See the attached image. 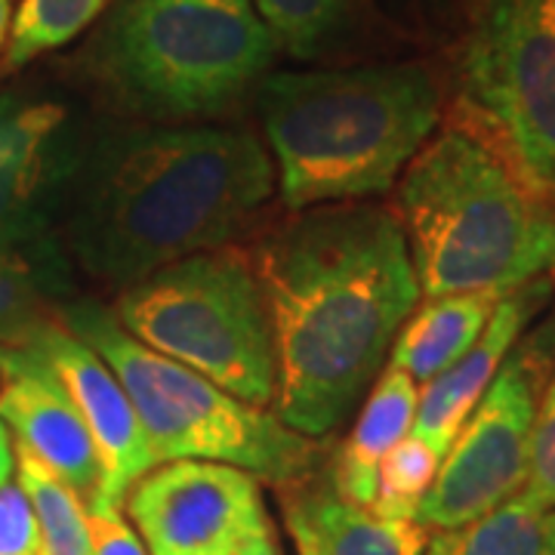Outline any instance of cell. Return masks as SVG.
Returning a JSON list of instances; mask_svg holds the SVG:
<instances>
[{"mask_svg": "<svg viewBox=\"0 0 555 555\" xmlns=\"http://www.w3.org/2000/svg\"><path fill=\"white\" fill-rule=\"evenodd\" d=\"M275 343L272 414L306 438L349 416L416 309L404 229L392 210L337 204L302 214L250 254Z\"/></svg>", "mask_w": 555, "mask_h": 555, "instance_id": "cell-1", "label": "cell"}, {"mask_svg": "<svg viewBox=\"0 0 555 555\" xmlns=\"http://www.w3.org/2000/svg\"><path fill=\"white\" fill-rule=\"evenodd\" d=\"M272 192L275 167L247 130H139L83 164L72 244L90 275L133 284L232 238Z\"/></svg>", "mask_w": 555, "mask_h": 555, "instance_id": "cell-2", "label": "cell"}, {"mask_svg": "<svg viewBox=\"0 0 555 555\" xmlns=\"http://www.w3.org/2000/svg\"><path fill=\"white\" fill-rule=\"evenodd\" d=\"M398 222L426 299L555 278V204L463 100L404 167Z\"/></svg>", "mask_w": 555, "mask_h": 555, "instance_id": "cell-3", "label": "cell"}, {"mask_svg": "<svg viewBox=\"0 0 555 555\" xmlns=\"http://www.w3.org/2000/svg\"><path fill=\"white\" fill-rule=\"evenodd\" d=\"M259 115L291 210L383 195L436 133L441 90L426 65L281 72L259 87Z\"/></svg>", "mask_w": 555, "mask_h": 555, "instance_id": "cell-4", "label": "cell"}, {"mask_svg": "<svg viewBox=\"0 0 555 555\" xmlns=\"http://www.w3.org/2000/svg\"><path fill=\"white\" fill-rule=\"evenodd\" d=\"M62 324L115 371L145 433L155 466L173 460L229 463L272 485H294L315 466L312 438L272 411L229 396L198 371L142 346L100 302H75Z\"/></svg>", "mask_w": 555, "mask_h": 555, "instance_id": "cell-5", "label": "cell"}, {"mask_svg": "<svg viewBox=\"0 0 555 555\" xmlns=\"http://www.w3.org/2000/svg\"><path fill=\"white\" fill-rule=\"evenodd\" d=\"M112 315L142 346L269 408L275 343L257 269L241 250H204L124 287Z\"/></svg>", "mask_w": 555, "mask_h": 555, "instance_id": "cell-6", "label": "cell"}, {"mask_svg": "<svg viewBox=\"0 0 555 555\" xmlns=\"http://www.w3.org/2000/svg\"><path fill=\"white\" fill-rule=\"evenodd\" d=\"M272 53L275 40L254 0H120L102 38L112 80L167 118L229 108Z\"/></svg>", "mask_w": 555, "mask_h": 555, "instance_id": "cell-7", "label": "cell"}, {"mask_svg": "<svg viewBox=\"0 0 555 555\" xmlns=\"http://www.w3.org/2000/svg\"><path fill=\"white\" fill-rule=\"evenodd\" d=\"M463 96L555 204V0H478Z\"/></svg>", "mask_w": 555, "mask_h": 555, "instance_id": "cell-8", "label": "cell"}, {"mask_svg": "<svg viewBox=\"0 0 555 555\" xmlns=\"http://www.w3.org/2000/svg\"><path fill=\"white\" fill-rule=\"evenodd\" d=\"M555 367V318L516 343L494 383L456 433L436 485L416 509L429 531L466 528L521 494L537 408Z\"/></svg>", "mask_w": 555, "mask_h": 555, "instance_id": "cell-9", "label": "cell"}, {"mask_svg": "<svg viewBox=\"0 0 555 555\" xmlns=\"http://www.w3.org/2000/svg\"><path fill=\"white\" fill-rule=\"evenodd\" d=\"M124 503L149 555H281L259 478L229 463H160Z\"/></svg>", "mask_w": 555, "mask_h": 555, "instance_id": "cell-10", "label": "cell"}, {"mask_svg": "<svg viewBox=\"0 0 555 555\" xmlns=\"http://www.w3.org/2000/svg\"><path fill=\"white\" fill-rule=\"evenodd\" d=\"M20 352L35 356L53 374L93 438L100 488L87 509H120L130 488L155 469V460L115 371L65 324H47Z\"/></svg>", "mask_w": 555, "mask_h": 555, "instance_id": "cell-11", "label": "cell"}, {"mask_svg": "<svg viewBox=\"0 0 555 555\" xmlns=\"http://www.w3.org/2000/svg\"><path fill=\"white\" fill-rule=\"evenodd\" d=\"M553 281L555 278H546V281H534L528 287L509 291L496 302L494 315L476 339V346L460 358L454 367H448L444 374H438L423 386L411 436L426 441L441 460L454 444L463 423L476 411L481 396L488 392V386L494 383L500 364L518 343L521 327L553 291Z\"/></svg>", "mask_w": 555, "mask_h": 555, "instance_id": "cell-12", "label": "cell"}, {"mask_svg": "<svg viewBox=\"0 0 555 555\" xmlns=\"http://www.w3.org/2000/svg\"><path fill=\"white\" fill-rule=\"evenodd\" d=\"M0 420L87 503L100 488V456L83 420L38 358L20 352V367L0 396Z\"/></svg>", "mask_w": 555, "mask_h": 555, "instance_id": "cell-13", "label": "cell"}, {"mask_svg": "<svg viewBox=\"0 0 555 555\" xmlns=\"http://www.w3.org/2000/svg\"><path fill=\"white\" fill-rule=\"evenodd\" d=\"M281 516L297 555H423L429 528L414 518L377 516L334 485H284Z\"/></svg>", "mask_w": 555, "mask_h": 555, "instance_id": "cell-14", "label": "cell"}, {"mask_svg": "<svg viewBox=\"0 0 555 555\" xmlns=\"http://www.w3.org/2000/svg\"><path fill=\"white\" fill-rule=\"evenodd\" d=\"M62 120L53 102L0 100V247L35 232V201L50 177V142Z\"/></svg>", "mask_w": 555, "mask_h": 555, "instance_id": "cell-15", "label": "cell"}, {"mask_svg": "<svg viewBox=\"0 0 555 555\" xmlns=\"http://www.w3.org/2000/svg\"><path fill=\"white\" fill-rule=\"evenodd\" d=\"M416 401H420L416 383L392 364L374 379V389L367 392V401L352 426V436L337 451L331 469V485L339 496L371 509L377 494L379 463L398 441L411 436Z\"/></svg>", "mask_w": 555, "mask_h": 555, "instance_id": "cell-16", "label": "cell"}, {"mask_svg": "<svg viewBox=\"0 0 555 555\" xmlns=\"http://www.w3.org/2000/svg\"><path fill=\"white\" fill-rule=\"evenodd\" d=\"M503 297L506 294L494 291L429 297L401 324L389 364L404 371L416 386H426L476 346Z\"/></svg>", "mask_w": 555, "mask_h": 555, "instance_id": "cell-17", "label": "cell"}, {"mask_svg": "<svg viewBox=\"0 0 555 555\" xmlns=\"http://www.w3.org/2000/svg\"><path fill=\"white\" fill-rule=\"evenodd\" d=\"M423 555H555V509L516 494L466 528L429 534Z\"/></svg>", "mask_w": 555, "mask_h": 555, "instance_id": "cell-18", "label": "cell"}, {"mask_svg": "<svg viewBox=\"0 0 555 555\" xmlns=\"http://www.w3.org/2000/svg\"><path fill=\"white\" fill-rule=\"evenodd\" d=\"M16 476L40 528L43 555H93L87 500L16 441Z\"/></svg>", "mask_w": 555, "mask_h": 555, "instance_id": "cell-19", "label": "cell"}, {"mask_svg": "<svg viewBox=\"0 0 555 555\" xmlns=\"http://www.w3.org/2000/svg\"><path fill=\"white\" fill-rule=\"evenodd\" d=\"M108 3L112 0H22L10 22L3 72H16L43 53L65 47L96 22Z\"/></svg>", "mask_w": 555, "mask_h": 555, "instance_id": "cell-20", "label": "cell"}, {"mask_svg": "<svg viewBox=\"0 0 555 555\" xmlns=\"http://www.w3.org/2000/svg\"><path fill=\"white\" fill-rule=\"evenodd\" d=\"M441 456L420 438L408 436L383 456L377 469V494L371 509L386 518H414L429 488L436 485Z\"/></svg>", "mask_w": 555, "mask_h": 555, "instance_id": "cell-21", "label": "cell"}, {"mask_svg": "<svg viewBox=\"0 0 555 555\" xmlns=\"http://www.w3.org/2000/svg\"><path fill=\"white\" fill-rule=\"evenodd\" d=\"M352 0H254L278 47L294 56H315L321 43L346 22Z\"/></svg>", "mask_w": 555, "mask_h": 555, "instance_id": "cell-22", "label": "cell"}, {"mask_svg": "<svg viewBox=\"0 0 555 555\" xmlns=\"http://www.w3.org/2000/svg\"><path fill=\"white\" fill-rule=\"evenodd\" d=\"M53 324L43 306L40 272L10 247H0V343L25 349L40 331Z\"/></svg>", "mask_w": 555, "mask_h": 555, "instance_id": "cell-23", "label": "cell"}, {"mask_svg": "<svg viewBox=\"0 0 555 555\" xmlns=\"http://www.w3.org/2000/svg\"><path fill=\"white\" fill-rule=\"evenodd\" d=\"M521 494L543 509H555V377L543 389L528 448V478Z\"/></svg>", "mask_w": 555, "mask_h": 555, "instance_id": "cell-24", "label": "cell"}, {"mask_svg": "<svg viewBox=\"0 0 555 555\" xmlns=\"http://www.w3.org/2000/svg\"><path fill=\"white\" fill-rule=\"evenodd\" d=\"M0 555H43L38 518L20 485L0 488Z\"/></svg>", "mask_w": 555, "mask_h": 555, "instance_id": "cell-25", "label": "cell"}, {"mask_svg": "<svg viewBox=\"0 0 555 555\" xmlns=\"http://www.w3.org/2000/svg\"><path fill=\"white\" fill-rule=\"evenodd\" d=\"M93 555H149L137 528L120 516V509H90Z\"/></svg>", "mask_w": 555, "mask_h": 555, "instance_id": "cell-26", "label": "cell"}, {"mask_svg": "<svg viewBox=\"0 0 555 555\" xmlns=\"http://www.w3.org/2000/svg\"><path fill=\"white\" fill-rule=\"evenodd\" d=\"M13 473H16V444H13V438H10L7 423L0 420V488L10 485Z\"/></svg>", "mask_w": 555, "mask_h": 555, "instance_id": "cell-27", "label": "cell"}, {"mask_svg": "<svg viewBox=\"0 0 555 555\" xmlns=\"http://www.w3.org/2000/svg\"><path fill=\"white\" fill-rule=\"evenodd\" d=\"M16 367H20V349H0V396L10 386Z\"/></svg>", "mask_w": 555, "mask_h": 555, "instance_id": "cell-28", "label": "cell"}, {"mask_svg": "<svg viewBox=\"0 0 555 555\" xmlns=\"http://www.w3.org/2000/svg\"><path fill=\"white\" fill-rule=\"evenodd\" d=\"M10 22H13V0H0V47L7 43Z\"/></svg>", "mask_w": 555, "mask_h": 555, "instance_id": "cell-29", "label": "cell"}]
</instances>
